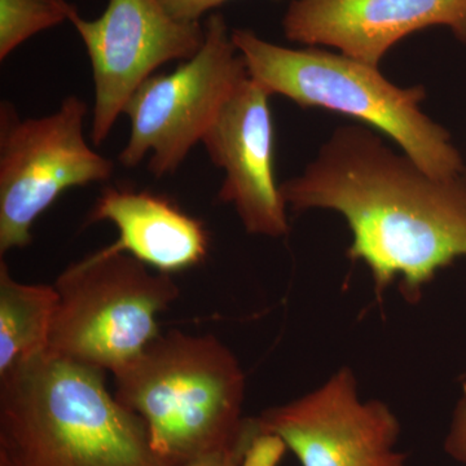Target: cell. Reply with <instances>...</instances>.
<instances>
[{
  "mask_svg": "<svg viewBox=\"0 0 466 466\" xmlns=\"http://www.w3.org/2000/svg\"><path fill=\"white\" fill-rule=\"evenodd\" d=\"M72 7L66 0H0V60L35 34L60 25Z\"/></svg>",
  "mask_w": 466,
  "mask_h": 466,
  "instance_id": "14",
  "label": "cell"
},
{
  "mask_svg": "<svg viewBox=\"0 0 466 466\" xmlns=\"http://www.w3.org/2000/svg\"><path fill=\"white\" fill-rule=\"evenodd\" d=\"M285 450L280 438L262 431L257 417H247L240 437L232 446L182 466H278Z\"/></svg>",
  "mask_w": 466,
  "mask_h": 466,
  "instance_id": "15",
  "label": "cell"
},
{
  "mask_svg": "<svg viewBox=\"0 0 466 466\" xmlns=\"http://www.w3.org/2000/svg\"><path fill=\"white\" fill-rule=\"evenodd\" d=\"M248 78L225 17L211 15L198 54L170 75L150 76L128 100L124 113L130 121V137L119 153V164L135 167L150 155L153 177L173 175Z\"/></svg>",
  "mask_w": 466,
  "mask_h": 466,
  "instance_id": "6",
  "label": "cell"
},
{
  "mask_svg": "<svg viewBox=\"0 0 466 466\" xmlns=\"http://www.w3.org/2000/svg\"><path fill=\"white\" fill-rule=\"evenodd\" d=\"M87 106L66 97L42 118L0 106V254L32 242V227L67 189L106 182L115 164L86 142Z\"/></svg>",
  "mask_w": 466,
  "mask_h": 466,
  "instance_id": "7",
  "label": "cell"
},
{
  "mask_svg": "<svg viewBox=\"0 0 466 466\" xmlns=\"http://www.w3.org/2000/svg\"><path fill=\"white\" fill-rule=\"evenodd\" d=\"M231 38L250 78L269 95H281L302 108H323L359 119L388 135L431 177L466 175L464 159L449 131L422 112L424 86L401 88L380 66L341 52L281 47L249 29H233Z\"/></svg>",
  "mask_w": 466,
  "mask_h": 466,
  "instance_id": "4",
  "label": "cell"
},
{
  "mask_svg": "<svg viewBox=\"0 0 466 466\" xmlns=\"http://www.w3.org/2000/svg\"><path fill=\"white\" fill-rule=\"evenodd\" d=\"M431 26H447L466 43V0H291L283 18L290 42L336 48L373 66L401 39Z\"/></svg>",
  "mask_w": 466,
  "mask_h": 466,
  "instance_id": "11",
  "label": "cell"
},
{
  "mask_svg": "<svg viewBox=\"0 0 466 466\" xmlns=\"http://www.w3.org/2000/svg\"><path fill=\"white\" fill-rule=\"evenodd\" d=\"M294 211L328 208L352 233L350 259L370 268L377 296L395 281L408 303L466 257V175L435 177L363 126H342L303 173L280 186Z\"/></svg>",
  "mask_w": 466,
  "mask_h": 466,
  "instance_id": "1",
  "label": "cell"
},
{
  "mask_svg": "<svg viewBox=\"0 0 466 466\" xmlns=\"http://www.w3.org/2000/svg\"><path fill=\"white\" fill-rule=\"evenodd\" d=\"M113 376L116 400L143 420L162 466L225 450L244 429V372L211 334L161 333Z\"/></svg>",
  "mask_w": 466,
  "mask_h": 466,
  "instance_id": "3",
  "label": "cell"
},
{
  "mask_svg": "<svg viewBox=\"0 0 466 466\" xmlns=\"http://www.w3.org/2000/svg\"><path fill=\"white\" fill-rule=\"evenodd\" d=\"M269 96L250 76L245 79L201 143L211 162L226 174L219 200L233 205L247 232L279 238L287 236L290 227L276 183Z\"/></svg>",
  "mask_w": 466,
  "mask_h": 466,
  "instance_id": "10",
  "label": "cell"
},
{
  "mask_svg": "<svg viewBox=\"0 0 466 466\" xmlns=\"http://www.w3.org/2000/svg\"><path fill=\"white\" fill-rule=\"evenodd\" d=\"M0 466H162L106 370L43 351L0 375Z\"/></svg>",
  "mask_w": 466,
  "mask_h": 466,
  "instance_id": "2",
  "label": "cell"
},
{
  "mask_svg": "<svg viewBox=\"0 0 466 466\" xmlns=\"http://www.w3.org/2000/svg\"><path fill=\"white\" fill-rule=\"evenodd\" d=\"M57 303L56 288L18 283L0 262V375L47 351Z\"/></svg>",
  "mask_w": 466,
  "mask_h": 466,
  "instance_id": "13",
  "label": "cell"
},
{
  "mask_svg": "<svg viewBox=\"0 0 466 466\" xmlns=\"http://www.w3.org/2000/svg\"><path fill=\"white\" fill-rule=\"evenodd\" d=\"M257 419L302 466H406V455L397 450L400 420L385 401L361 400L350 367Z\"/></svg>",
  "mask_w": 466,
  "mask_h": 466,
  "instance_id": "9",
  "label": "cell"
},
{
  "mask_svg": "<svg viewBox=\"0 0 466 466\" xmlns=\"http://www.w3.org/2000/svg\"><path fill=\"white\" fill-rule=\"evenodd\" d=\"M103 220L112 222L118 231V238L106 249L128 254L162 274L191 268L207 258L208 233L204 223L165 196L130 187H106L87 223Z\"/></svg>",
  "mask_w": 466,
  "mask_h": 466,
  "instance_id": "12",
  "label": "cell"
},
{
  "mask_svg": "<svg viewBox=\"0 0 466 466\" xmlns=\"http://www.w3.org/2000/svg\"><path fill=\"white\" fill-rule=\"evenodd\" d=\"M67 21L84 41L91 61L94 146L109 137L128 100L158 67L188 60L205 41L201 23L175 20L158 0H109L95 20H85L73 5Z\"/></svg>",
  "mask_w": 466,
  "mask_h": 466,
  "instance_id": "8",
  "label": "cell"
},
{
  "mask_svg": "<svg viewBox=\"0 0 466 466\" xmlns=\"http://www.w3.org/2000/svg\"><path fill=\"white\" fill-rule=\"evenodd\" d=\"M48 351L115 375L159 334L157 315L180 296L168 274L106 248L67 267Z\"/></svg>",
  "mask_w": 466,
  "mask_h": 466,
  "instance_id": "5",
  "label": "cell"
},
{
  "mask_svg": "<svg viewBox=\"0 0 466 466\" xmlns=\"http://www.w3.org/2000/svg\"><path fill=\"white\" fill-rule=\"evenodd\" d=\"M444 451L450 458L466 464V375L462 379L461 395L453 410L449 433L444 440Z\"/></svg>",
  "mask_w": 466,
  "mask_h": 466,
  "instance_id": "16",
  "label": "cell"
},
{
  "mask_svg": "<svg viewBox=\"0 0 466 466\" xmlns=\"http://www.w3.org/2000/svg\"><path fill=\"white\" fill-rule=\"evenodd\" d=\"M165 11L183 23H201V17L228 0H158Z\"/></svg>",
  "mask_w": 466,
  "mask_h": 466,
  "instance_id": "17",
  "label": "cell"
}]
</instances>
